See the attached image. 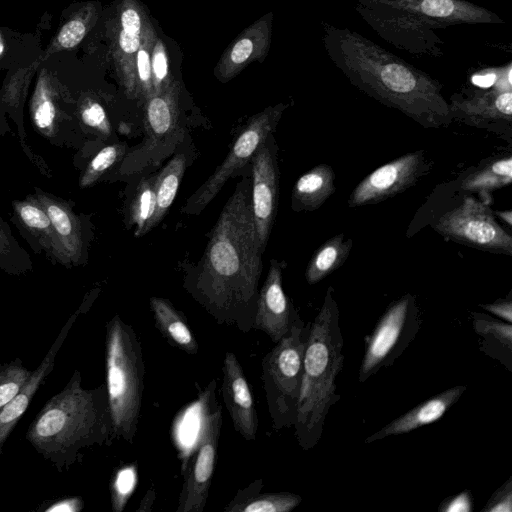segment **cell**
<instances>
[{
  "instance_id": "8fae6325",
  "label": "cell",
  "mask_w": 512,
  "mask_h": 512,
  "mask_svg": "<svg viewBox=\"0 0 512 512\" xmlns=\"http://www.w3.org/2000/svg\"><path fill=\"white\" fill-rule=\"evenodd\" d=\"M433 229L445 239L479 250L512 255V237L497 222L493 211L473 197L442 215Z\"/></svg>"
},
{
  "instance_id": "277c9868",
  "label": "cell",
  "mask_w": 512,
  "mask_h": 512,
  "mask_svg": "<svg viewBox=\"0 0 512 512\" xmlns=\"http://www.w3.org/2000/svg\"><path fill=\"white\" fill-rule=\"evenodd\" d=\"M354 9L378 36L417 57L443 56L444 41L438 30L505 23L468 0H354Z\"/></svg>"
},
{
  "instance_id": "bcb514c9",
  "label": "cell",
  "mask_w": 512,
  "mask_h": 512,
  "mask_svg": "<svg viewBox=\"0 0 512 512\" xmlns=\"http://www.w3.org/2000/svg\"><path fill=\"white\" fill-rule=\"evenodd\" d=\"M3 51H4V43H3V40H2V38L0 36V56L2 55Z\"/></svg>"
},
{
  "instance_id": "836d02e7",
  "label": "cell",
  "mask_w": 512,
  "mask_h": 512,
  "mask_svg": "<svg viewBox=\"0 0 512 512\" xmlns=\"http://www.w3.org/2000/svg\"><path fill=\"white\" fill-rule=\"evenodd\" d=\"M138 473L135 464L119 468L111 482V506L114 512H122L137 484Z\"/></svg>"
},
{
  "instance_id": "44dd1931",
  "label": "cell",
  "mask_w": 512,
  "mask_h": 512,
  "mask_svg": "<svg viewBox=\"0 0 512 512\" xmlns=\"http://www.w3.org/2000/svg\"><path fill=\"white\" fill-rule=\"evenodd\" d=\"M178 102L176 86L172 83L146 98L145 133L143 148L147 152L156 151L171 140L177 131Z\"/></svg>"
},
{
  "instance_id": "d6986e66",
  "label": "cell",
  "mask_w": 512,
  "mask_h": 512,
  "mask_svg": "<svg viewBox=\"0 0 512 512\" xmlns=\"http://www.w3.org/2000/svg\"><path fill=\"white\" fill-rule=\"evenodd\" d=\"M465 391V385H456L436 394L367 437L365 443L408 433L439 420Z\"/></svg>"
},
{
  "instance_id": "9a60e30c",
  "label": "cell",
  "mask_w": 512,
  "mask_h": 512,
  "mask_svg": "<svg viewBox=\"0 0 512 512\" xmlns=\"http://www.w3.org/2000/svg\"><path fill=\"white\" fill-rule=\"evenodd\" d=\"M221 394L233 427L242 438L254 441L258 417L248 381L236 355L227 351L222 364Z\"/></svg>"
},
{
  "instance_id": "e575fe53",
  "label": "cell",
  "mask_w": 512,
  "mask_h": 512,
  "mask_svg": "<svg viewBox=\"0 0 512 512\" xmlns=\"http://www.w3.org/2000/svg\"><path fill=\"white\" fill-rule=\"evenodd\" d=\"M124 151L125 146L121 144L109 145L100 150L80 178V186L85 188L94 184L107 169L122 157Z\"/></svg>"
},
{
  "instance_id": "7c38bea8",
  "label": "cell",
  "mask_w": 512,
  "mask_h": 512,
  "mask_svg": "<svg viewBox=\"0 0 512 512\" xmlns=\"http://www.w3.org/2000/svg\"><path fill=\"white\" fill-rule=\"evenodd\" d=\"M512 65L501 78L488 88L464 89L450 97L453 119L467 125L510 130L512 124Z\"/></svg>"
},
{
  "instance_id": "f1b7e54d",
  "label": "cell",
  "mask_w": 512,
  "mask_h": 512,
  "mask_svg": "<svg viewBox=\"0 0 512 512\" xmlns=\"http://www.w3.org/2000/svg\"><path fill=\"white\" fill-rule=\"evenodd\" d=\"M13 206L24 227L37 238L43 249L55 257L56 241L52 224L43 207L34 197H29L25 201H16Z\"/></svg>"
},
{
  "instance_id": "1f68e13d",
  "label": "cell",
  "mask_w": 512,
  "mask_h": 512,
  "mask_svg": "<svg viewBox=\"0 0 512 512\" xmlns=\"http://www.w3.org/2000/svg\"><path fill=\"white\" fill-rule=\"evenodd\" d=\"M155 40V32L150 25L142 35L141 45L136 54L137 93L145 99L153 94L151 53Z\"/></svg>"
},
{
  "instance_id": "d6a6232c",
  "label": "cell",
  "mask_w": 512,
  "mask_h": 512,
  "mask_svg": "<svg viewBox=\"0 0 512 512\" xmlns=\"http://www.w3.org/2000/svg\"><path fill=\"white\" fill-rule=\"evenodd\" d=\"M31 373L20 359L0 365V410L20 391Z\"/></svg>"
},
{
  "instance_id": "ab89813d",
  "label": "cell",
  "mask_w": 512,
  "mask_h": 512,
  "mask_svg": "<svg viewBox=\"0 0 512 512\" xmlns=\"http://www.w3.org/2000/svg\"><path fill=\"white\" fill-rule=\"evenodd\" d=\"M441 512H470L473 500L468 490L462 491L451 498L445 499L438 508Z\"/></svg>"
},
{
  "instance_id": "2e32d148",
  "label": "cell",
  "mask_w": 512,
  "mask_h": 512,
  "mask_svg": "<svg viewBox=\"0 0 512 512\" xmlns=\"http://www.w3.org/2000/svg\"><path fill=\"white\" fill-rule=\"evenodd\" d=\"M297 316L282 287V264L272 259L257 297L253 329L264 332L275 344L288 333Z\"/></svg>"
},
{
  "instance_id": "cb8c5ba5",
  "label": "cell",
  "mask_w": 512,
  "mask_h": 512,
  "mask_svg": "<svg viewBox=\"0 0 512 512\" xmlns=\"http://www.w3.org/2000/svg\"><path fill=\"white\" fill-rule=\"evenodd\" d=\"M335 190L332 167L319 164L296 181L292 192V208L297 212H312L321 207Z\"/></svg>"
},
{
  "instance_id": "d590c367",
  "label": "cell",
  "mask_w": 512,
  "mask_h": 512,
  "mask_svg": "<svg viewBox=\"0 0 512 512\" xmlns=\"http://www.w3.org/2000/svg\"><path fill=\"white\" fill-rule=\"evenodd\" d=\"M153 93L170 84L168 80V58L164 43L156 39L151 53Z\"/></svg>"
},
{
  "instance_id": "ac0fdd59",
  "label": "cell",
  "mask_w": 512,
  "mask_h": 512,
  "mask_svg": "<svg viewBox=\"0 0 512 512\" xmlns=\"http://www.w3.org/2000/svg\"><path fill=\"white\" fill-rule=\"evenodd\" d=\"M34 198L50 218L56 241L55 258L64 264L77 263L83 247L78 217L67 203L49 194L37 192Z\"/></svg>"
},
{
  "instance_id": "ee69618b",
  "label": "cell",
  "mask_w": 512,
  "mask_h": 512,
  "mask_svg": "<svg viewBox=\"0 0 512 512\" xmlns=\"http://www.w3.org/2000/svg\"><path fill=\"white\" fill-rule=\"evenodd\" d=\"M8 236L0 223V255L7 254L10 249Z\"/></svg>"
},
{
  "instance_id": "8d00e7d4",
  "label": "cell",
  "mask_w": 512,
  "mask_h": 512,
  "mask_svg": "<svg viewBox=\"0 0 512 512\" xmlns=\"http://www.w3.org/2000/svg\"><path fill=\"white\" fill-rule=\"evenodd\" d=\"M87 33V26L80 18H73L66 22L56 38L59 48L72 49L76 47L85 37Z\"/></svg>"
},
{
  "instance_id": "b9f144b4",
  "label": "cell",
  "mask_w": 512,
  "mask_h": 512,
  "mask_svg": "<svg viewBox=\"0 0 512 512\" xmlns=\"http://www.w3.org/2000/svg\"><path fill=\"white\" fill-rule=\"evenodd\" d=\"M82 507V502L80 499L73 498L68 500H63L54 504L48 511H78Z\"/></svg>"
},
{
  "instance_id": "e0dca14e",
  "label": "cell",
  "mask_w": 512,
  "mask_h": 512,
  "mask_svg": "<svg viewBox=\"0 0 512 512\" xmlns=\"http://www.w3.org/2000/svg\"><path fill=\"white\" fill-rule=\"evenodd\" d=\"M271 20V14L265 15L231 43L215 70L220 81H230L249 64L266 56L271 41Z\"/></svg>"
},
{
  "instance_id": "7402d4cb",
  "label": "cell",
  "mask_w": 512,
  "mask_h": 512,
  "mask_svg": "<svg viewBox=\"0 0 512 512\" xmlns=\"http://www.w3.org/2000/svg\"><path fill=\"white\" fill-rule=\"evenodd\" d=\"M149 304L156 328L163 338L184 353L197 354L199 344L185 316L168 299L154 296Z\"/></svg>"
},
{
  "instance_id": "83f0119b",
  "label": "cell",
  "mask_w": 512,
  "mask_h": 512,
  "mask_svg": "<svg viewBox=\"0 0 512 512\" xmlns=\"http://www.w3.org/2000/svg\"><path fill=\"white\" fill-rule=\"evenodd\" d=\"M512 181V157L494 159L467 174L460 183L465 192L488 195L491 191L509 185Z\"/></svg>"
},
{
  "instance_id": "30bf717a",
  "label": "cell",
  "mask_w": 512,
  "mask_h": 512,
  "mask_svg": "<svg viewBox=\"0 0 512 512\" xmlns=\"http://www.w3.org/2000/svg\"><path fill=\"white\" fill-rule=\"evenodd\" d=\"M222 428V408L215 397L202 410L195 448L183 471L176 512H203L212 483Z\"/></svg>"
},
{
  "instance_id": "6da1fadb",
  "label": "cell",
  "mask_w": 512,
  "mask_h": 512,
  "mask_svg": "<svg viewBox=\"0 0 512 512\" xmlns=\"http://www.w3.org/2000/svg\"><path fill=\"white\" fill-rule=\"evenodd\" d=\"M263 251L256 237L249 182L243 178L226 202L189 287L220 324L253 329Z\"/></svg>"
},
{
  "instance_id": "ba28073f",
  "label": "cell",
  "mask_w": 512,
  "mask_h": 512,
  "mask_svg": "<svg viewBox=\"0 0 512 512\" xmlns=\"http://www.w3.org/2000/svg\"><path fill=\"white\" fill-rule=\"evenodd\" d=\"M420 325V312L412 295L393 301L365 337L358 381L363 383L381 368L391 366L414 340Z\"/></svg>"
},
{
  "instance_id": "5b68a950",
  "label": "cell",
  "mask_w": 512,
  "mask_h": 512,
  "mask_svg": "<svg viewBox=\"0 0 512 512\" xmlns=\"http://www.w3.org/2000/svg\"><path fill=\"white\" fill-rule=\"evenodd\" d=\"M344 339L334 290L329 287L323 304L310 323L304 356L300 394L294 423L299 446L307 451L319 442L326 416L336 404V379L344 365Z\"/></svg>"
},
{
  "instance_id": "3957f363",
  "label": "cell",
  "mask_w": 512,
  "mask_h": 512,
  "mask_svg": "<svg viewBox=\"0 0 512 512\" xmlns=\"http://www.w3.org/2000/svg\"><path fill=\"white\" fill-rule=\"evenodd\" d=\"M76 370L63 390L43 406L26 439L59 471L73 465L81 451L114 440L106 385L85 389Z\"/></svg>"
},
{
  "instance_id": "60d3db41",
  "label": "cell",
  "mask_w": 512,
  "mask_h": 512,
  "mask_svg": "<svg viewBox=\"0 0 512 512\" xmlns=\"http://www.w3.org/2000/svg\"><path fill=\"white\" fill-rule=\"evenodd\" d=\"M484 310L498 316L505 322H512V300L511 297L507 299H499L491 304H480Z\"/></svg>"
},
{
  "instance_id": "484cf974",
  "label": "cell",
  "mask_w": 512,
  "mask_h": 512,
  "mask_svg": "<svg viewBox=\"0 0 512 512\" xmlns=\"http://www.w3.org/2000/svg\"><path fill=\"white\" fill-rule=\"evenodd\" d=\"M186 168V157L177 154L155 175V208L146 233L156 227L168 212L177 194Z\"/></svg>"
},
{
  "instance_id": "603a6c76",
  "label": "cell",
  "mask_w": 512,
  "mask_h": 512,
  "mask_svg": "<svg viewBox=\"0 0 512 512\" xmlns=\"http://www.w3.org/2000/svg\"><path fill=\"white\" fill-rule=\"evenodd\" d=\"M263 480L256 479L238 490L223 508L225 512H289L296 508L302 497L290 492H262Z\"/></svg>"
},
{
  "instance_id": "74e56055",
  "label": "cell",
  "mask_w": 512,
  "mask_h": 512,
  "mask_svg": "<svg viewBox=\"0 0 512 512\" xmlns=\"http://www.w3.org/2000/svg\"><path fill=\"white\" fill-rule=\"evenodd\" d=\"M81 118L87 126L104 135L110 134L109 120L103 107L99 103L88 101L81 110Z\"/></svg>"
},
{
  "instance_id": "4fadbf2b",
  "label": "cell",
  "mask_w": 512,
  "mask_h": 512,
  "mask_svg": "<svg viewBox=\"0 0 512 512\" xmlns=\"http://www.w3.org/2000/svg\"><path fill=\"white\" fill-rule=\"evenodd\" d=\"M428 169L423 150L407 153L365 177L350 194L348 206L370 205L393 197L414 185Z\"/></svg>"
},
{
  "instance_id": "8992f818",
  "label": "cell",
  "mask_w": 512,
  "mask_h": 512,
  "mask_svg": "<svg viewBox=\"0 0 512 512\" xmlns=\"http://www.w3.org/2000/svg\"><path fill=\"white\" fill-rule=\"evenodd\" d=\"M106 391L113 438L133 443L144 392L145 365L134 328L115 315L106 324Z\"/></svg>"
},
{
  "instance_id": "9c48e42d",
  "label": "cell",
  "mask_w": 512,
  "mask_h": 512,
  "mask_svg": "<svg viewBox=\"0 0 512 512\" xmlns=\"http://www.w3.org/2000/svg\"><path fill=\"white\" fill-rule=\"evenodd\" d=\"M286 105L280 103L254 115L235 139L225 160L187 200L183 212L199 214L222 189L224 184L250 161L257 149L271 136Z\"/></svg>"
},
{
  "instance_id": "f546056e",
  "label": "cell",
  "mask_w": 512,
  "mask_h": 512,
  "mask_svg": "<svg viewBox=\"0 0 512 512\" xmlns=\"http://www.w3.org/2000/svg\"><path fill=\"white\" fill-rule=\"evenodd\" d=\"M154 185L155 176L142 179L130 204V222L136 226L134 233L136 237L146 234L147 225L153 216L155 208Z\"/></svg>"
},
{
  "instance_id": "5bb4252c",
  "label": "cell",
  "mask_w": 512,
  "mask_h": 512,
  "mask_svg": "<svg viewBox=\"0 0 512 512\" xmlns=\"http://www.w3.org/2000/svg\"><path fill=\"white\" fill-rule=\"evenodd\" d=\"M266 141L252 158L251 209L256 237L263 252L276 216L279 187L277 162Z\"/></svg>"
},
{
  "instance_id": "4dcf8cb0",
  "label": "cell",
  "mask_w": 512,
  "mask_h": 512,
  "mask_svg": "<svg viewBox=\"0 0 512 512\" xmlns=\"http://www.w3.org/2000/svg\"><path fill=\"white\" fill-rule=\"evenodd\" d=\"M50 88L48 80L39 77L31 104L33 122L45 135H51L55 129L56 107Z\"/></svg>"
},
{
  "instance_id": "7bdbcfd3",
  "label": "cell",
  "mask_w": 512,
  "mask_h": 512,
  "mask_svg": "<svg viewBox=\"0 0 512 512\" xmlns=\"http://www.w3.org/2000/svg\"><path fill=\"white\" fill-rule=\"evenodd\" d=\"M155 489L151 487L149 490H147L146 494L142 498L141 502L139 503V507L136 509L137 512L139 511H150L153 507L154 501H155Z\"/></svg>"
},
{
  "instance_id": "ffe728a7",
  "label": "cell",
  "mask_w": 512,
  "mask_h": 512,
  "mask_svg": "<svg viewBox=\"0 0 512 512\" xmlns=\"http://www.w3.org/2000/svg\"><path fill=\"white\" fill-rule=\"evenodd\" d=\"M76 318L73 315L62 328L56 341L53 343L39 366L34 370L20 391L0 410V450L17 424L18 420L28 408L33 396L45 378L53 370L56 354L61 347L72 323Z\"/></svg>"
},
{
  "instance_id": "7a4b0ae2",
  "label": "cell",
  "mask_w": 512,
  "mask_h": 512,
  "mask_svg": "<svg viewBox=\"0 0 512 512\" xmlns=\"http://www.w3.org/2000/svg\"><path fill=\"white\" fill-rule=\"evenodd\" d=\"M322 28L329 59L357 89L423 127L441 128L452 122L437 79L356 31L327 22Z\"/></svg>"
},
{
  "instance_id": "f35d334b",
  "label": "cell",
  "mask_w": 512,
  "mask_h": 512,
  "mask_svg": "<svg viewBox=\"0 0 512 512\" xmlns=\"http://www.w3.org/2000/svg\"><path fill=\"white\" fill-rule=\"evenodd\" d=\"M482 512L512 511V477L500 486L487 501Z\"/></svg>"
},
{
  "instance_id": "4316f807",
  "label": "cell",
  "mask_w": 512,
  "mask_h": 512,
  "mask_svg": "<svg viewBox=\"0 0 512 512\" xmlns=\"http://www.w3.org/2000/svg\"><path fill=\"white\" fill-rule=\"evenodd\" d=\"M353 240L345 239L344 234H338L328 239L311 258L306 272V281L310 284H316L336 269H338L347 259Z\"/></svg>"
},
{
  "instance_id": "52a82bcc",
  "label": "cell",
  "mask_w": 512,
  "mask_h": 512,
  "mask_svg": "<svg viewBox=\"0 0 512 512\" xmlns=\"http://www.w3.org/2000/svg\"><path fill=\"white\" fill-rule=\"evenodd\" d=\"M309 326L298 315L261 362L268 412L276 431L294 426L296 420Z\"/></svg>"
},
{
  "instance_id": "d4e9b609",
  "label": "cell",
  "mask_w": 512,
  "mask_h": 512,
  "mask_svg": "<svg viewBox=\"0 0 512 512\" xmlns=\"http://www.w3.org/2000/svg\"><path fill=\"white\" fill-rule=\"evenodd\" d=\"M472 326L482 338L480 348L511 369L512 325L481 313H472Z\"/></svg>"
},
{
  "instance_id": "f6af8a7d",
  "label": "cell",
  "mask_w": 512,
  "mask_h": 512,
  "mask_svg": "<svg viewBox=\"0 0 512 512\" xmlns=\"http://www.w3.org/2000/svg\"><path fill=\"white\" fill-rule=\"evenodd\" d=\"M494 215H497L501 220L505 221L509 227L512 225V211H493Z\"/></svg>"
}]
</instances>
